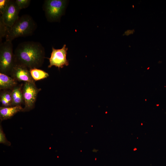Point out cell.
Wrapping results in <instances>:
<instances>
[{"instance_id": "6da1fadb", "label": "cell", "mask_w": 166, "mask_h": 166, "mask_svg": "<svg viewBox=\"0 0 166 166\" xmlns=\"http://www.w3.org/2000/svg\"><path fill=\"white\" fill-rule=\"evenodd\" d=\"M15 64L29 70L41 67L45 58L44 48L40 42L33 41L20 43L14 52Z\"/></svg>"}, {"instance_id": "7a4b0ae2", "label": "cell", "mask_w": 166, "mask_h": 166, "mask_svg": "<svg viewBox=\"0 0 166 166\" xmlns=\"http://www.w3.org/2000/svg\"><path fill=\"white\" fill-rule=\"evenodd\" d=\"M37 27V24L31 16L23 15L18 18L11 27H8L6 41H12L18 37L30 36Z\"/></svg>"}, {"instance_id": "3957f363", "label": "cell", "mask_w": 166, "mask_h": 166, "mask_svg": "<svg viewBox=\"0 0 166 166\" xmlns=\"http://www.w3.org/2000/svg\"><path fill=\"white\" fill-rule=\"evenodd\" d=\"M15 65L12 41H6L0 45V73L10 75Z\"/></svg>"}, {"instance_id": "277c9868", "label": "cell", "mask_w": 166, "mask_h": 166, "mask_svg": "<svg viewBox=\"0 0 166 166\" xmlns=\"http://www.w3.org/2000/svg\"><path fill=\"white\" fill-rule=\"evenodd\" d=\"M67 1L45 0L43 9L47 21L50 22L58 21L64 14Z\"/></svg>"}, {"instance_id": "5b68a950", "label": "cell", "mask_w": 166, "mask_h": 166, "mask_svg": "<svg viewBox=\"0 0 166 166\" xmlns=\"http://www.w3.org/2000/svg\"><path fill=\"white\" fill-rule=\"evenodd\" d=\"M41 90V89L37 87L35 84L24 82L22 88L25 105L23 112L29 111L34 108L38 94Z\"/></svg>"}, {"instance_id": "8992f818", "label": "cell", "mask_w": 166, "mask_h": 166, "mask_svg": "<svg viewBox=\"0 0 166 166\" xmlns=\"http://www.w3.org/2000/svg\"><path fill=\"white\" fill-rule=\"evenodd\" d=\"M66 44H64L61 49H56L53 47L52 48V52L51 56L49 58V64L48 68H51L54 66L59 69L63 68L64 66H67L69 65V61L66 59L67 51Z\"/></svg>"}, {"instance_id": "52a82bcc", "label": "cell", "mask_w": 166, "mask_h": 166, "mask_svg": "<svg viewBox=\"0 0 166 166\" xmlns=\"http://www.w3.org/2000/svg\"><path fill=\"white\" fill-rule=\"evenodd\" d=\"M20 10L15 0H9L7 7L4 13L1 15L2 20L8 27H11L18 18Z\"/></svg>"}, {"instance_id": "ba28073f", "label": "cell", "mask_w": 166, "mask_h": 166, "mask_svg": "<svg viewBox=\"0 0 166 166\" xmlns=\"http://www.w3.org/2000/svg\"><path fill=\"white\" fill-rule=\"evenodd\" d=\"M10 75L18 82L22 81L35 84V81L32 78L30 70L23 66L15 64L13 67Z\"/></svg>"}, {"instance_id": "9c48e42d", "label": "cell", "mask_w": 166, "mask_h": 166, "mask_svg": "<svg viewBox=\"0 0 166 166\" xmlns=\"http://www.w3.org/2000/svg\"><path fill=\"white\" fill-rule=\"evenodd\" d=\"M23 108L21 106L17 105L9 107H0L1 121L11 118L19 112H23Z\"/></svg>"}, {"instance_id": "30bf717a", "label": "cell", "mask_w": 166, "mask_h": 166, "mask_svg": "<svg viewBox=\"0 0 166 166\" xmlns=\"http://www.w3.org/2000/svg\"><path fill=\"white\" fill-rule=\"evenodd\" d=\"M18 82L5 74L0 73V90H12L18 84Z\"/></svg>"}, {"instance_id": "8fae6325", "label": "cell", "mask_w": 166, "mask_h": 166, "mask_svg": "<svg viewBox=\"0 0 166 166\" xmlns=\"http://www.w3.org/2000/svg\"><path fill=\"white\" fill-rule=\"evenodd\" d=\"M23 83L18 84L11 90L12 106L20 105L24 103L22 88Z\"/></svg>"}, {"instance_id": "7c38bea8", "label": "cell", "mask_w": 166, "mask_h": 166, "mask_svg": "<svg viewBox=\"0 0 166 166\" xmlns=\"http://www.w3.org/2000/svg\"><path fill=\"white\" fill-rule=\"evenodd\" d=\"M0 101L2 107L12 106V98L11 90H0Z\"/></svg>"}, {"instance_id": "4fadbf2b", "label": "cell", "mask_w": 166, "mask_h": 166, "mask_svg": "<svg viewBox=\"0 0 166 166\" xmlns=\"http://www.w3.org/2000/svg\"><path fill=\"white\" fill-rule=\"evenodd\" d=\"M31 75L35 81L46 78L49 74L44 71L38 68H33L30 70Z\"/></svg>"}, {"instance_id": "5bb4252c", "label": "cell", "mask_w": 166, "mask_h": 166, "mask_svg": "<svg viewBox=\"0 0 166 166\" xmlns=\"http://www.w3.org/2000/svg\"><path fill=\"white\" fill-rule=\"evenodd\" d=\"M8 27L3 22L1 17H0V42L2 38L6 37L7 34Z\"/></svg>"}, {"instance_id": "9a60e30c", "label": "cell", "mask_w": 166, "mask_h": 166, "mask_svg": "<svg viewBox=\"0 0 166 166\" xmlns=\"http://www.w3.org/2000/svg\"><path fill=\"white\" fill-rule=\"evenodd\" d=\"M0 143L8 146L11 144V143L7 139L1 124L0 125Z\"/></svg>"}, {"instance_id": "2e32d148", "label": "cell", "mask_w": 166, "mask_h": 166, "mask_svg": "<svg viewBox=\"0 0 166 166\" xmlns=\"http://www.w3.org/2000/svg\"><path fill=\"white\" fill-rule=\"evenodd\" d=\"M15 1L20 10L28 7L31 2L30 0H15Z\"/></svg>"}, {"instance_id": "e0dca14e", "label": "cell", "mask_w": 166, "mask_h": 166, "mask_svg": "<svg viewBox=\"0 0 166 166\" xmlns=\"http://www.w3.org/2000/svg\"><path fill=\"white\" fill-rule=\"evenodd\" d=\"M9 0H0V12L2 15L5 10Z\"/></svg>"}]
</instances>
